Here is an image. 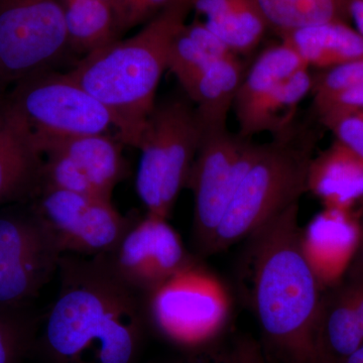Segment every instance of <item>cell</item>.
Masks as SVG:
<instances>
[{"mask_svg": "<svg viewBox=\"0 0 363 363\" xmlns=\"http://www.w3.org/2000/svg\"><path fill=\"white\" fill-rule=\"evenodd\" d=\"M59 274L43 335L52 362L133 363L147 316L145 297L99 257L63 255Z\"/></svg>", "mask_w": 363, "mask_h": 363, "instance_id": "6da1fadb", "label": "cell"}, {"mask_svg": "<svg viewBox=\"0 0 363 363\" xmlns=\"http://www.w3.org/2000/svg\"><path fill=\"white\" fill-rule=\"evenodd\" d=\"M248 240L253 309L264 338L286 363H319L315 334L322 285L305 250L298 202Z\"/></svg>", "mask_w": 363, "mask_h": 363, "instance_id": "7a4b0ae2", "label": "cell"}, {"mask_svg": "<svg viewBox=\"0 0 363 363\" xmlns=\"http://www.w3.org/2000/svg\"><path fill=\"white\" fill-rule=\"evenodd\" d=\"M191 11L190 0H171L140 32L83 57L67 73L108 109L123 145L138 147L168 70L172 40Z\"/></svg>", "mask_w": 363, "mask_h": 363, "instance_id": "3957f363", "label": "cell"}, {"mask_svg": "<svg viewBox=\"0 0 363 363\" xmlns=\"http://www.w3.org/2000/svg\"><path fill=\"white\" fill-rule=\"evenodd\" d=\"M315 138L290 135L262 143L257 161L236 190L208 253L219 252L248 238L308 191Z\"/></svg>", "mask_w": 363, "mask_h": 363, "instance_id": "277c9868", "label": "cell"}, {"mask_svg": "<svg viewBox=\"0 0 363 363\" xmlns=\"http://www.w3.org/2000/svg\"><path fill=\"white\" fill-rule=\"evenodd\" d=\"M202 126L186 94L157 101L136 149L142 152L135 188L147 213L166 218L187 186Z\"/></svg>", "mask_w": 363, "mask_h": 363, "instance_id": "5b68a950", "label": "cell"}, {"mask_svg": "<svg viewBox=\"0 0 363 363\" xmlns=\"http://www.w3.org/2000/svg\"><path fill=\"white\" fill-rule=\"evenodd\" d=\"M68 52L63 0H0V93L54 71Z\"/></svg>", "mask_w": 363, "mask_h": 363, "instance_id": "8992f818", "label": "cell"}, {"mask_svg": "<svg viewBox=\"0 0 363 363\" xmlns=\"http://www.w3.org/2000/svg\"><path fill=\"white\" fill-rule=\"evenodd\" d=\"M262 145L228 128L202 130L187 184L194 193V233L202 252H209L217 227Z\"/></svg>", "mask_w": 363, "mask_h": 363, "instance_id": "52a82bcc", "label": "cell"}, {"mask_svg": "<svg viewBox=\"0 0 363 363\" xmlns=\"http://www.w3.org/2000/svg\"><path fill=\"white\" fill-rule=\"evenodd\" d=\"M6 92L37 143L54 136L107 133L114 128L108 109L67 73L35 74Z\"/></svg>", "mask_w": 363, "mask_h": 363, "instance_id": "ba28073f", "label": "cell"}, {"mask_svg": "<svg viewBox=\"0 0 363 363\" xmlns=\"http://www.w3.org/2000/svg\"><path fill=\"white\" fill-rule=\"evenodd\" d=\"M35 213L63 255L98 257L116 247L131 225L112 201L42 186Z\"/></svg>", "mask_w": 363, "mask_h": 363, "instance_id": "9c48e42d", "label": "cell"}, {"mask_svg": "<svg viewBox=\"0 0 363 363\" xmlns=\"http://www.w3.org/2000/svg\"><path fill=\"white\" fill-rule=\"evenodd\" d=\"M63 253L35 211L0 214V312L38 295Z\"/></svg>", "mask_w": 363, "mask_h": 363, "instance_id": "30bf717a", "label": "cell"}, {"mask_svg": "<svg viewBox=\"0 0 363 363\" xmlns=\"http://www.w3.org/2000/svg\"><path fill=\"white\" fill-rule=\"evenodd\" d=\"M145 311L162 334L183 344L207 340L225 321V295L209 274L187 267L150 293Z\"/></svg>", "mask_w": 363, "mask_h": 363, "instance_id": "8fae6325", "label": "cell"}, {"mask_svg": "<svg viewBox=\"0 0 363 363\" xmlns=\"http://www.w3.org/2000/svg\"><path fill=\"white\" fill-rule=\"evenodd\" d=\"M98 257L119 281L143 297L193 264L167 219L149 213L131 223L111 252Z\"/></svg>", "mask_w": 363, "mask_h": 363, "instance_id": "7c38bea8", "label": "cell"}, {"mask_svg": "<svg viewBox=\"0 0 363 363\" xmlns=\"http://www.w3.org/2000/svg\"><path fill=\"white\" fill-rule=\"evenodd\" d=\"M44 155L9 93H0V207L38 195Z\"/></svg>", "mask_w": 363, "mask_h": 363, "instance_id": "4fadbf2b", "label": "cell"}, {"mask_svg": "<svg viewBox=\"0 0 363 363\" xmlns=\"http://www.w3.org/2000/svg\"><path fill=\"white\" fill-rule=\"evenodd\" d=\"M37 143L43 155L57 152L69 157L104 199L112 201L114 188L128 174L123 156V143L107 133L54 136Z\"/></svg>", "mask_w": 363, "mask_h": 363, "instance_id": "5bb4252c", "label": "cell"}, {"mask_svg": "<svg viewBox=\"0 0 363 363\" xmlns=\"http://www.w3.org/2000/svg\"><path fill=\"white\" fill-rule=\"evenodd\" d=\"M357 223L348 211L327 209L313 220L303 240L320 281L334 286L342 281L357 243Z\"/></svg>", "mask_w": 363, "mask_h": 363, "instance_id": "9a60e30c", "label": "cell"}, {"mask_svg": "<svg viewBox=\"0 0 363 363\" xmlns=\"http://www.w3.org/2000/svg\"><path fill=\"white\" fill-rule=\"evenodd\" d=\"M308 191L328 209L348 211L351 205L363 201V159L335 140L310 162Z\"/></svg>", "mask_w": 363, "mask_h": 363, "instance_id": "2e32d148", "label": "cell"}, {"mask_svg": "<svg viewBox=\"0 0 363 363\" xmlns=\"http://www.w3.org/2000/svg\"><path fill=\"white\" fill-rule=\"evenodd\" d=\"M315 339L319 363H342L363 345L359 321L343 281L322 295Z\"/></svg>", "mask_w": 363, "mask_h": 363, "instance_id": "e0dca14e", "label": "cell"}, {"mask_svg": "<svg viewBox=\"0 0 363 363\" xmlns=\"http://www.w3.org/2000/svg\"><path fill=\"white\" fill-rule=\"evenodd\" d=\"M304 68L308 67L303 60L285 42L260 52L247 69L234 101L238 131L247 125L260 105L281 83Z\"/></svg>", "mask_w": 363, "mask_h": 363, "instance_id": "ac0fdd59", "label": "cell"}, {"mask_svg": "<svg viewBox=\"0 0 363 363\" xmlns=\"http://www.w3.org/2000/svg\"><path fill=\"white\" fill-rule=\"evenodd\" d=\"M281 37L308 68L328 70L363 59V35L342 21L298 28Z\"/></svg>", "mask_w": 363, "mask_h": 363, "instance_id": "d6986e66", "label": "cell"}, {"mask_svg": "<svg viewBox=\"0 0 363 363\" xmlns=\"http://www.w3.org/2000/svg\"><path fill=\"white\" fill-rule=\"evenodd\" d=\"M247 69L238 55H231L212 64L185 93L194 104L202 130L227 128Z\"/></svg>", "mask_w": 363, "mask_h": 363, "instance_id": "ffe728a7", "label": "cell"}, {"mask_svg": "<svg viewBox=\"0 0 363 363\" xmlns=\"http://www.w3.org/2000/svg\"><path fill=\"white\" fill-rule=\"evenodd\" d=\"M192 11L205 16V25L236 55L253 51L267 23L255 0H190Z\"/></svg>", "mask_w": 363, "mask_h": 363, "instance_id": "44dd1931", "label": "cell"}, {"mask_svg": "<svg viewBox=\"0 0 363 363\" xmlns=\"http://www.w3.org/2000/svg\"><path fill=\"white\" fill-rule=\"evenodd\" d=\"M236 55L214 35L204 23H185L176 33L168 55V70L175 76L184 92L215 62Z\"/></svg>", "mask_w": 363, "mask_h": 363, "instance_id": "7402d4cb", "label": "cell"}, {"mask_svg": "<svg viewBox=\"0 0 363 363\" xmlns=\"http://www.w3.org/2000/svg\"><path fill=\"white\" fill-rule=\"evenodd\" d=\"M69 50L92 54L119 40L121 28L113 7L99 0H63Z\"/></svg>", "mask_w": 363, "mask_h": 363, "instance_id": "603a6c76", "label": "cell"}, {"mask_svg": "<svg viewBox=\"0 0 363 363\" xmlns=\"http://www.w3.org/2000/svg\"><path fill=\"white\" fill-rule=\"evenodd\" d=\"M309 69L298 71L281 83L260 105L247 125L238 131V135L252 138L257 133H269L277 138L293 133L298 105L312 92L314 84Z\"/></svg>", "mask_w": 363, "mask_h": 363, "instance_id": "cb8c5ba5", "label": "cell"}, {"mask_svg": "<svg viewBox=\"0 0 363 363\" xmlns=\"http://www.w3.org/2000/svg\"><path fill=\"white\" fill-rule=\"evenodd\" d=\"M267 26L279 35L350 18V0H255Z\"/></svg>", "mask_w": 363, "mask_h": 363, "instance_id": "d4e9b609", "label": "cell"}, {"mask_svg": "<svg viewBox=\"0 0 363 363\" xmlns=\"http://www.w3.org/2000/svg\"><path fill=\"white\" fill-rule=\"evenodd\" d=\"M363 84V59L325 70L314 77L313 96L322 99L353 86Z\"/></svg>", "mask_w": 363, "mask_h": 363, "instance_id": "484cf974", "label": "cell"}, {"mask_svg": "<svg viewBox=\"0 0 363 363\" xmlns=\"http://www.w3.org/2000/svg\"><path fill=\"white\" fill-rule=\"evenodd\" d=\"M313 104L322 123L345 114L360 113L363 112V84L314 100Z\"/></svg>", "mask_w": 363, "mask_h": 363, "instance_id": "4316f807", "label": "cell"}, {"mask_svg": "<svg viewBox=\"0 0 363 363\" xmlns=\"http://www.w3.org/2000/svg\"><path fill=\"white\" fill-rule=\"evenodd\" d=\"M28 343L25 325L0 313V363H21Z\"/></svg>", "mask_w": 363, "mask_h": 363, "instance_id": "83f0119b", "label": "cell"}, {"mask_svg": "<svg viewBox=\"0 0 363 363\" xmlns=\"http://www.w3.org/2000/svg\"><path fill=\"white\" fill-rule=\"evenodd\" d=\"M336 140L363 159V112L345 114L323 123Z\"/></svg>", "mask_w": 363, "mask_h": 363, "instance_id": "f1b7e54d", "label": "cell"}, {"mask_svg": "<svg viewBox=\"0 0 363 363\" xmlns=\"http://www.w3.org/2000/svg\"><path fill=\"white\" fill-rule=\"evenodd\" d=\"M357 223V243L344 278L351 281H363V210Z\"/></svg>", "mask_w": 363, "mask_h": 363, "instance_id": "f546056e", "label": "cell"}, {"mask_svg": "<svg viewBox=\"0 0 363 363\" xmlns=\"http://www.w3.org/2000/svg\"><path fill=\"white\" fill-rule=\"evenodd\" d=\"M228 363H266L262 351L252 340L243 339L234 348Z\"/></svg>", "mask_w": 363, "mask_h": 363, "instance_id": "4dcf8cb0", "label": "cell"}, {"mask_svg": "<svg viewBox=\"0 0 363 363\" xmlns=\"http://www.w3.org/2000/svg\"><path fill=\"white\" fill-rule=\"evenodd\" d=\"M343 281L350 294L363 335V281H351V279H343Z\"/></svg>", "mask_w": 363, "mask_h": 363, "instance_id": "1f68e13d", "label": "cell"}, {"mask_svg": "<svg viewBox=\"0 0 363 363\" xmlns=\"http://www.w3.org/2000/svg\"><path fill=\"white\" fill-rule=\"evenodd\" d=\"M350 18L354 21L355 30L363 35V0H350Z\"/></svg>", "mask_w": 363, "mask_h": 363, "instance_id": "d6a6232c", "label": "cell"}, {"mask_svg": "<svg viewBox=\"0 0 363 363\" xmlns=\"http://www.w3.org/2000/svg\"><path fill=\"white\" fill-rule=\"evenodd\" d=\"M133 1V0H116V13L117 20H118V25L119 28H121V23H123L124 14H125L126 11H128V7H130L131 2Z\"/></svg>", "mask_w": 363, "mask_h": 363, "instance_id": "836d02e7", "label": "cell"}, {"mask_svg": "<svg viewBox=\"0 0 363 363\" xmlns=\"http://www.w3.org/2000/svg\"><path fill=\"white\" fill-rule=\"evenodd\" d=\"M342 363H363V345L346 358Z\"/></svg>", "mask_w": 363, "mask_h": 363, "instance_id": "e575fe53", "label": "cell"}, {"mask_svg": "<svg viewBox=\"0 0 363 363\" xmlns=\"http://www.w3.org/2000/svg\"><path fill=\"white\" fill-rule=\"evenodd\" d=\"M99 1L105 2V4H109V6L113 7L114 11H116V0H99Z\"/></svg>", "mask_w": 363, "mask_h": 363, "instance_id": "d590c367", "label": "cell"}]
</instances>
